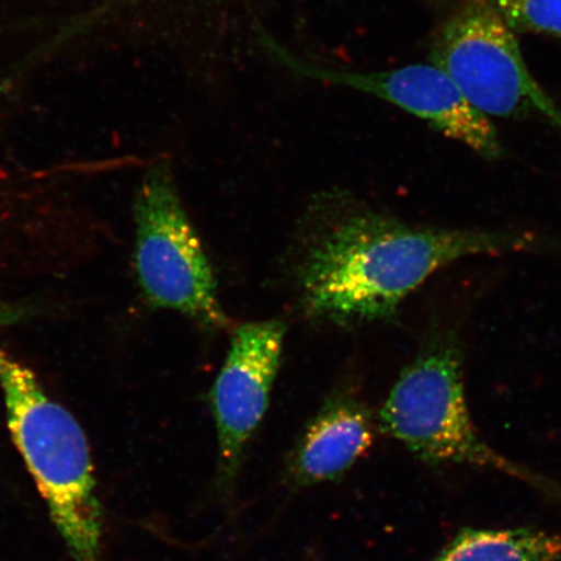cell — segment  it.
<instances>
[{
    "mask_svg": "<svg viewBox=\"0 0 561 561\" xmlns=\"http://www.w3.org/2000/svg\"><path fill=\"white\" fill-rule=\"evenodd\" d=\"M382 433L431 466L491 468L561 501V486L496 453L480 436L467 403L465 348L438 329L402 371L378 412Z\"/></svg>",
    "mask_w": 561,
    "mask_h": 561,
    "instance_id": "obj_3",
    "label": "cell"
},
{
    "mask_svg": "<svg viewBox=\"0 0 561 561\" xmlns=\"http://www.w3.org/2000/svg\"><path fill=\"white\" fill-rule=\"evenodd\" d=\"M0 390L13 442L75 561H102L103 516L79 421L0 345Z\"/></svg>",
    "mask_w": 561,
    "mask_h": 561,
    "instance_id": "obj_2",
    "label": "cell"
},
{
    "mask_svg": "<svg viewBox=\"0 0 561 561\" xmlns=\"http://www.w3.org/2000/svg\"><path fill=\"white\" fill-rule=\"evenodd\" d=\"M558 252L561 242L525 230L407 226L353 210L325 224L308 245L298 279L311 318L341 324L385 320L433 273L461 259Z\"/></svg>",
    "mask_w": 561,
    "mask_h": 561,
    "instance_id": "obj_1",
    "label": "cell"
},
{
    "mask_svg": "<svg viewBox=\"0 0 561 561\" xmlns=\"http://www.w3.org/2000/svg\"><path fill=\"white\" fill-rule=\"evenodd\" d=\"M285 333L284 322L277 320L237 328L226 363L210 389L217 439L216 486L224 496L233 494L245 453L268 411Z\"/></svg>",
    "mask_w": 561,
    "mask_h": 561,
    "instance_id": "obj_7",
    "label": "cell"
},
{
    "mask_svg": "<svg viewBox=\"0 0 561 561\" xmlns=\"http://www.w3.org/2000/svg\"><path fill=\"white\" fill-rule=\"evenodd\" d=\"M135 268L147 304L208 328L229 324L213 266L182 206L170 167L144 175L135 201Z\"/></svg>",
    "mask_w": 561,
    "mask_h": 561,
    "instance_id": "obj_5",
    "label": "cell"
},
{
    "mask_svg": "<svg viewBox=\"0 0 561 561\" xmlns=\"http://www.w3.org/2000/svg\"><path fill=\"white\" fill-rule=\"evenodd\" d=\"M114 2H115V0H110V2H108V3H110V4H112V3H114Z\"/></svg>",
    "mask_w": 561,
    "mask_h": 561,
    "instance_id": "obj_12",
    "label": "cell"
},
{
    "mask_svg": "<svg viewBox=\"0 0 561 561\" xmlns=\"http://www.w3.org/2000/svg\"><path fill=\"white\" fill-rule=\"evenodd\" d=\"M516 34L561 38V0H489Z\"/></svg>",
    "mask_w": 561,
    "mask_h": 561,
    "instance_id": "obj_10",
    "label": "cell"
},
{
    "mask_svg": "<svg viewBox=\"0 0 561 561\" xmlns=\"http://www.w3.org/2000/svg\"><path fill=\"white\" fill-rule=\"evenodd\" d=\"M26 313L27 310L23 306L0 301V328L16 324L25 318Z\"/></svg>",
    "mask_w": 561,
    "mask_h": 561,
    "instance_id": "obj_11",
    "label": "cell"
},
{
    "mask_svg": "<svg viewBox=\"0 0 561 561\" xmlns=\"http://www.w3.org/2000/svg\"><path fill=\"white\" fill-rule=\"evenodd\" d=\"M375 442L371 413L346 392L329 397L286 456L284 480L291 489H307L345 476Z\"/></svg>",
    "mask_w": 561,
    "mask_h": 561,
    "instance_id": "obj_8",
    "label": "cell"
},
{
    "mask_svg": "<svg viewBox=\"0 0 561 561\" xmlns=\"http://www.w3.org/2000/svg\"><path fill=\"white\" fill-rule=\"evenodd\" d=\"M430 561H561V535L531 528H467Z\"/></svg>",
    "mask_w": 561,
    "mask_h": 561,
    "instance_id": "obj_9",
    "label": "cell"
},
{
    "mask_svg": "<svg viewBox=\"0 0 561 561\" xmlns=\"http://www.w3.org/2000/svg\"><path fill=\"white\" fill-rule=\"evenodd\" d=\"M431 60L489 118H537L561 131V110L531 75L516 33L489 0H458L434 32Z\"/></svg>",
    "mask_w": 561,
    "mask_h": 561,
    "instance_id": "obj_4",
    "label": "cell"
},
{
    "mask_svg": "<svg viewBox=\"0 0 561 561\" xmlns=\"http://www.w3.org/2000/svg\"><path fill=\"white\" fill-rule=\"evenodd\" d=\"M261 38L266 50L293 72L380 98L488 160L503 156V145L491 118L473 107L451 77L437 66L411 65L380 72H347L301 59L268 34L262 33Z\"/></svg>",
    "mask_w": 561,
    "mask_h": 561,
    "instance_id": "obj_6",
    "label": "cell"
}]
</instances>
